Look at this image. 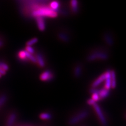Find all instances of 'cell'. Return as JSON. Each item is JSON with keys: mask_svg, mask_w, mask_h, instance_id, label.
<instances>
[{"mask_svg": "<svg viewBox=\"0 0 126 126\" xmlns=\"http://www.w3.org/2000/svg\"><path fill=\"white\" fill-rule=\"evenodd\" d=\"M25 50L26 51V52H27L29 54H34L35 53V50L34 49V48H33L32 46H26L25 47Z\"/></svg>", "mask_w": 126, "mask_h": 126, "instance_id": "obj_23", "label": "cell"}, {"mask_svg": "<svg viewBox=\"0 0 126 126\" xmlns=\"http://www.w3.org/2000/svg\"><path fill=\"white\" fill-rule=\"evenodd\" d=\"M92 99L94 101H95L96 102V101H99V100H100L99 96V94H92Z\"/></svg>", "mask_w": 126, "mask_h": 126, "instance_id": "obj_24", "label": "cell"}, {"mask_svg": "<svg viewBox=\"0 0 126 126\" xmlns=\"http://www.w3.org/2000/svg\"><path fill=\"white\" fill-rule=\"evenodd\" d=\"M35 56L36 60V63L38 66L41 67H44L46 65V63L43 55L41 53H38L35 55Z\"/></svg>", "mask_w": 126, "mask_h": 126, "instance_id": "obj_10", "label": "cell"}, {"mask_svg": "<svg viewBox=\"0 0 126 126\" xmlns=\"http://www.w3.org/2000/svg\"><path fill=\"white\" fill-rule=\"evenodd\" d=\"M2 77V76L1 75V74H0V78H1Z\"/></svg>", "mask_w": 126, "mask_h": 126, "instance_id": "obj_27", "label": "cell"}, {"mask_svg": "<svg viewBox=\"0 0 126 126\" xmlns=\"http://www.w3.org/2000/svg\"></svg>", "mask_w": 126, "mask_h": 126, "instance_id": "obj_28", "label": "cell"}, {"mask_svg": "<svg viewBox=\"0 0 126 126\" xmlns=\"http://www.w3.org/2000/svg\"><path fill=\"white\" fill-rule=\"evenodd\" d=\"M58 37L63 42L68 43L70 41V37L69 35L65 32H60L58 33Z\"/></svg>", "mask_w": 126, "mask_h": 126, "instance_id": "obj_12", "label": "cell"}, {"mask_svg": "<svg viewBox=\"0 0 126 126\" xmlns=\"http://www.w3.org/2000/svg\"><path fill=\"white\" fill-rule=\"evenodd\" d=\"M89 115V112L86 110L82 111L76 114L75 115L71 117L68 120V125L70 126H74L79 123L80 122L84 120Z\"/></svg>", "mask_w": 126, "mask_h": 126, "instance_id": "obj_3", "label": "cell"}, {"mask_svg": "<svg viewBox=\"0 0 126 126\" xmlns=\"http://www.w3.org/2000/svg\"><path fill=\"white\" fill-rule=\"evenodd\" d=\"M39 118L42 120H49L52 118V116L48 112H43L40 114Z\"/></svg>", "mask_w": 126, "mask_h": 126, "instance_id": "obj_20", "label": "cell"}, {"mask_svg": "<svg viewBox=\"0 0 126 126\" xmlns=\"http://www.w3.org/2000/svg\"><path fill=\"white\" fill-rule=\"evenodd\" d=\"M70 6H71V9L73 13H77L79 11V5L78 3L76 0H73L70 2Z\"/></svg>", "mask_w": 126, "mask_h": 126, "instance_id": "obj_17", "label": "cell"}, {"mask_svg": "<svg viewBox=\"0 0 126 126\" xmlns=\"http://www.w3.org/2000/svg\"><path fill=\"white\" fill-rule=\"evenodd\" d=\"M94 103H96V102L94 101L92 98L91 99H88V100H87V104H88V105H91V106H93Z\"/></svg>", "mask_w": 126, "mask_h": 126, "instance_id": "obj_26", "label": "cell"}, {"mask_svg": "<svg viewBox=\"0 0 126 126\" xmlns=\"http://www.w3.org/2000/svg\"><path fill=\"white\" fill-rule=\"evenodd\" d=\"M82 73V66L80 64H77L75 67L74 69V75L77 78H79Z\"/></svg>", "mask_w": 126, "mask_h": 126, "instance_id": "obj_14", "label": "cell"}, {"mask_svg": "<svg viewBox=\"0 0 126 126\" xmlns=\"http://www.w3.org/2000/svg\"><path fill=\"white\" fill-rule=\"evenodd\" d=\"M93 108L94 109V111L96 113L97 117L98 118L99 121L102 126H108V122L106 118L104 115V113L102 111L101 108L100 106L98 105L96 102L94 103L93 105Z\"/></svg>", "mask_w": 126, "mask_h": 126, "instance_id": "obj_4", "label": "cell"}, {"mask_svg": "<svg viewBox=\"0 0 126 126\" xmlns=\"http://www.w3.org/2000/svg\"><path fill=\"white\" fill-rule=\"evenodd\" d=\"M9 96L6 93L4 92H0V109L5 105L8 100Z\"/></svg>", "mask_w": 126, "mask_h": 126, "instance_id": "obj_11", "label": "cell"}, {"mask_svg": "<svg viewBox=\"0 0 126 126\" xmlns=\"http://www.w3.org/2000/svg\"><path fill=\"white\" fill-rule=\"evenodd\" d=\"M48 1H43L42 3L37 5L35 10L31 13L30 16L33 17H50L55 18L58 16L57 12L53 11L47 5Z\"/></svg>", "mask_w": 126, "mask_h": 126, "instance_id": "obj_1", "label": "cell"}, {"mask_svg": "<svg viewBox=\"0 0 126 126\" xmlns=\"http://www.w3.org/2000/svg\"><path fill=\"white\" fill-rule=\"evenodd\" d=\"M106 75L105 83L104 88L106 89L109 90L111 88V74H110V70H108L105 73Z\"/></svg>", "mask_w": 126, "mask_h": 126, "instance_id": "obj_6", "label": "cell"}, {"mask_svg": "<svg viewBox=\"0 0 126 126\" xmlns=\"http://www.w3.org/2000/svg\"><path fill=\"white\" fill-rule=\"evenodd\" d=\"M110 74H111V88H115L117 85L116 81V75L115 70H110Z\"/></svg>", "mask_w": 126, "mask_h": 126, "instance_id": "obj_18", "label": "cell"}, {"mask_svg": "<svg viewBox=\"0 0 126 126\" xmlns=\"http://www.w3.org/2000/svg\"><path fill=\"white\" fill-rule=\"evenodd\" d=\"M109 58L108 53L102 49H97L93 50L87 57V60L89 62L95 61H106Z\"/></svg>", "mask_w": 126, "mask_h": 126, "instance_id": "obj_2", "label": "cell"}, {"mask_svg": "<svg viewBox=\"0 0 126 126\" xmlns=\"http://www.w3.org/2000/svg\"><path fill=\"white\" fill-rule=\"evenodd\" d=\"M17 119V113L12 112L9 114L6 121V126H13Z\"/></svg>", "mask_w": 126, "mask_h": 126, "instance_id": "obj_8", "label": "cell"}, {"mask_svg": "<svg viewBox=\"0 0 126 126\" xmlns=\"http://www.w3.org/2000/svg\"><path fill=\"white\" fill-rule=\"evenodd\" d=\"M105 78L106 75L105 73H104L93 82L92 84V88H97V87L99 86L102 82L105 81Z\"/></svg>", "mask_w": 126, "mask_h": 126, "instance_id": "obj_9", "label": "cell"}, {"mask_svg": "<svg viewBox=\"0 0 126 126\" xmlns=\"http://www.w3.org/2000/svg\"><path fill=\"white\" fill-rule=\"evenodd\" d=\"M38 41V39L36 37L33 38L32 39H30V40H29V41H27L26 44V45L29 46H32V45H34L35 44H36V43H37Z\"/></svg>", "mask_w": 126, "mask_h": 126, "instance_id": "obj_22", "label": "cell"}, {"mask_svg": "<svg viewBox=\"0 0 126 126\" xmlns=\"http://www.w3.org/2000/svg\"><path fill=\"white\" fill-rule=\"evenodd\" d=\"M104 39L105 40V42L108 45L112 46L113 45V39L110 34L108 33H105L104 36Z\"/></svg>", "mask_w": 126, "mask_h": 126, "instance_id": "obj_15", "label": "cell"}, {"mask_svg": "<svg viewBox=\"0 0 126 126\" xmlns=\"http://www.w3.org/2000/svg\"><path fill=\"white\" fill-rule=\"evenodd\" d=\"M109 90L105 89V88L99 89V92H98V94H99L100 99H105L109 95Z\"/></svg>", "mask_w": 126, "mask_h": 126, "instance_id": "obj_16", "label": "cell"}, {"mask_svg": "<svg viewBox=\"0 0 126 126\" xmlns=\"http://www.w3.org/2000/svg\"><path fill=\"white\" fill-rule=\"evenodd\" d=\"M99 89L97 88H91L89 90V92L92 94H98Z\"/></svg>", "mask_w": 126, "mask_h": 126, "instance_id": "obj_25", "label": "cell"}, {"mask_svg": "<svg viewBox=\"0 0 126 126\" xmlns=\"http://www.w3.org/2000/svg\"><path fill=\"white\" fill-rule=\"evenodd\" d=\"M39 78L42 81H49L53 79L54 78V75L50 70H46L41 74Z\"/></svg>", "mask_w": 126, "mask_h": 126, "instance_id": "obj_5", "label": "cell"}, {"mask_svg": "<svg viewBox=\"0 0 126 126\" xmlns=\"http://www.w3.org/2000/svg\"><path fill=\"white\" fill-rule=\"evenodd\" d=\"M49 7L51 9L57 12L58 13L59 9H60V4L58 1H52L50 2Z\"/></svg>", "mask_w": 126, "mask_h": 126, "instance_id": "obj_19", "label": "cell"}, {"mask_svg": "<svg viewBox=\"0 0 126 126\" xmlns=\"http://www.w3.org/2000/svg\"><path fill=\"white\" fill-rule=\"evenodd\" d=\"M17 58L21 62H27L28 60L26 57V52L25 50H21L17 53Z\"/></svg>", "mask_w": 126, "mask_h": 126, "instance_id": "obj_13", "label": "cell"}, {"mask_svg": "<svg viewBox=\"0 0 126 126\" xmlns=\"http://www.w3.org/2000/svg\"><path fill=\"white\" fill-rule=\"evenodd\" d=\"M6 44V39L4 36L0 33V50L4 47Z\"/></svg>", "mask_w": 126, "mask_h": 126, "instance_id": "obj_21", "label": "cell"}, {"mask_svg": "<svg viewBox=\"0 0 126 126\" xmlns=\"http://www.w3.org/2000/svg\"><path fill=\"white\" fill-rule=\"evenodd\" d=\"M38 29L39 31H44L46 29V23L44 18L37 17L35 18Z\"/></svg>", "mask_w": 126, "mask_h": 126, "instance_id": "obj_7", "label": "cell"}]
</instances>
